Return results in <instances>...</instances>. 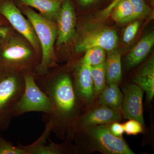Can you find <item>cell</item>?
I'll use <instances>...</instances> for the list:
<instances>
[{"instance_id":"1","label":"cell","mask_w":154,"mask_h":154,"mask_svg":"<svg viewBox=\"0 0 154 154\" xmlns=\"http://www.w3.org/2000/svg\"><path fill=\"white\" fill-rule=\"evenodd\" d=\"M34 75L52 106L50 114H43V121L50 124L51 133L59 139L71 137L74 122L85 110L75 91L72 71L60 69L49 70L43 75Z\"/></svg>"},{"instance_id":"2","label":"cell","mask_w":154,"mask_h":154,"mask_svg":"<svg viewBox=\"0 0 154 154\" xmlns=\"http://www.w3.org/2000/svg\"><path fill=\"white\" fill-rule=\"evenodd\" d=\"M75 154L99 152L103 154H134L123 137L111 134L108 124L99 125L75 131L71 137Z\"/></svg>"},{"instance_id":"3","label":"cell","mask_w":154,"mask_h":154,"mask_svg":"<svg viewBox=\"0 0 154 154\" xmlns=\"http://www.w3.org/2000/svg\"><path fill=\"white\" fill-rule=\"evenodd\" d=\"M17 6L32 25L41 47V60L33 74L43 75L51 68L57 66V58L54 48L57 36L56 23L45 19L30 7Z\"/></svg>"},{"instance_id":"4","label":"cell","mask_w":154,"mask_h":154,"mask_svg":"<svg viewBox=\"0 0 154 154\" xmlns=\"http://www.w3.org/2000/svg\"><path fill=\"white\" fill-rule=\"evenodd\" d=\"M41 56L22 35L13 33L0 47V68L22 74L34 73Z\"/></svg>"},{"instance_id":"5","label":"cell","mask_w":154,"mask_h":154,"mask_svg":"<svg viewBox=\"0 0 154 154\" xmlns=\"http://www.w3.org/2000/svg\"><path fill=\"white\" fill-rule=\"evenodd\" d=\"M24 89L23 74L0 68V130L8 128Z\"/></svg>"},{"instance_id":"6","label":"cell","mask_w":154,"mask_h":154,"mask_svg":"<svg viewBox=\"0 0 154 154\" xmlns=\"http://www.w3.org/2000/svg\"><path fill=\"white\" fill-rule=\"evenodd\" d=\"M73 40L75 52L77 53L97 46L108 52L117 48L118 37L113 28L100 23H88L76 30Z\"/></svg>"},{"instance_id":"7","label":"cell","mask_w":154,"mask_h":154,"mask_svg":"<svg viewBox=\"0 0 154 154\" xmlns=\"http://www.w3.org/2000/svg\"><path fill=\"white\" fill-rule=\"evenodd\" d=\"M25 89L22 96L14 107V117L30 112L50 114L51 102L47 95L37 85L33 73L23 74Z\"/></svg>"},{"instance_id":"8","label":"cell","mask_w":154,"mask_h":154,"mask_svg":"<svg viewBox=\"0 0 154 154\" xmlns=\"http://www.w3.org/2000/svg\"><path fill=\"white\" fill-rule=\"evenodd\" d=\"M0 14L5 17L19 34L24 36L41 57L40 43L28 19L23 15L15 0H0Z\"/></svg>"},{"instance_id":"9","label":"cell","mask_w":154,"mask_h":154,"mask_svg":"<svg viewBox=\"0 0 154 154\" xmlns=\"http://www.w3.org/2000/svg\"><path fill=\"white\" fill-rule=\"evenodd\" d=\"M73 82L76 94L85 109L96 102L91 66L79 60L72 66Z\"/></svg>"},{"instance_id":"10","label":"cell","mask_w":154,"mask_h":154,"mask_svg":"<svg viewBox=\"0 0 154 154\" xmlns=\"http://www.w3.org/2000/svg\"><path fill=\"white\" fill-rule=\"evenodd\" d=\"M122 118L120 112L105 105L95 103L85 109L77 119L73 127L72 134L75 131L90 127L120 122Z\"/></svg>"},{"instance_id":"11","label":"cell","mask_w":154,"mask_h":154,"mask_svg":"<svg viewBox=\"0 0 154 154\" xmlns=\"http://www.w3.org/2000/svg\"><path fill=\"white\" fill-rule=\"evenodd\" d=\"M123 100L121 107L122 118L133 119L142 125L146 130L144 120L143 98V91L134 83L125 84L122 88Z\"/></svg>"},{"instance_id":"12","label":"cell","mask_w":154,"mask_h":154,"mask_svg":"<svg viewBox=\"0 0 154 154\" xmlns=\"http://www.w3.org/2000/svg\"><path fill=\"white\" fill-rule=\"evenodd\" d=\"M57 27L56 45H65L74 39L76 33V17L70 0H63L55 21Z\"/></svg>"},{"instance_id":"13","label":"cell","mask_w":154,"mask_h":154,"mask_svg":"<svg viewBox=\"0 0 154 154\" xmlns=\"http://www.w3.org/2000/svg\"><path fill=\"white\" fill-rule=\"evenodd\" d=\"M51 133L50 129L45 127L43 134L36 141L29 145H22L26 154H75L73 143L71 138H66L62 143H55L49 140V143H46Z\"/></svg>"},{"instance_id":"14","label":"cell","mask_w":154,"mask_h":154,"mask_svg":"<svg viewBox=\"0 0 154 154\" xmlns=\"http://www.w3.org/2000/svg\"><path fill=\"white\" fill-rule=\"evenodd\" d=\"M154 44L153 32L143 36L127 55L125 59L127 69H131L143 62L150 52Z\"/></svg>"},{"instance_id":"15","label":"cell","mask_w":154,"mask_h":154,"mask_svg":"<svg viewBox=\"0 0 154 154\" xmlns=\"http://www.w3.org/2000/svg\"><path fill=\"white\" fill-rule=\"evenodd\" d=\"M131 82L145 92L146 100L150 103L154 96V57H151L133 77Z\"/></svg>"},{"instance_id":"16","label":"cell","mask_w":154,"mask_h":154,"mask_svg":"<svg viewBox=\"0 0 154 154\" xmlns=\"http://www.w3.org/2000/svg\"><path fill=\"white\" fill-rule=\"evenodd\" d=\"M17 5L34 8L49 21L55 22L62 1L57 0H15Z\"/></svg>"},{"instance_id":"17","label":"cell","mask_w":154,"mask_h":154,"mask_svg":"<svg viewBox=\"0 0 154 154\" xmlns=\"http://www.w3.org/2000/svg\"><path fill=\"white\" fill-rule=\"evenodd\" d=\"M122 100L123 94L119 85L115 83H109L106 84L96 98L95 103L107 106L121 113Z\"/></svg>"},{"instance_id":"18","label":"cell","mask_w":154,"mask_h":154,"mask_svg":"<svg viewBox=\"0 0 154 154\" xmlns=\"http://www.w3.org/2000/svg\"><path fill=\"white\" fill-rule=\"evenodd\" d=\"M107 52L105 62L106 84L119 85L122 76L121 51L116 48Z\"/></svg>"},{"instance_id":"19","label":"cell","mask_w":154,"mask_h":154,"mask_svg":"<svg viewBox=\"0 0 154 154\" xmlns=\"http://www.w3.org/2000/svg\"><path fill=\"white\" fill-rule=\"evenodd\" d=\"M111 12L115 22L122 24L132 22L133 9L129 0H120Z\"/></svg>"},{"instance_id":"20","label":"cell","mask_w":154,"mask_h":154,"mask_svg":"<svg viewBox=\"0 0 154 154\" xmlns=\"http://www.w3.org/2000/svg\"><path fill=\"white\" fill-rule=\"evenodd\" d=\"M85 55L80 61L91 66H95L105 63L106 59V51L100 47H94L85 51Z\"/></svg>"},{"instance_id":"21","label":"cell","mask_w":154,"mask_h":154,"mask_svg":"<svg viewBox=\"0 0 154 154\" xmlns=\"http://www.w3.org/2000/svg\"><path fill=\"white\" fill-rule=\"evenodd\" d=\"M91 72L96 99L106 85L105 63L97 66H91Z\"/></svg>"},{"instance_id":"22","label":"cell","mask_w":154,"mask_h":154,"mask_svg":"<svg viewBox=\"0 0 154 154\" xmlns=\"http://www.w3.org/2000/svg\"><path fill=\"white\" fill-rule=\"evenodd\" d=\"M133 9L132 22L142 20L153 16L152 11L145 0H129Z\"/></svg>"},{"instance_id":"23","label":"cell","mask_w":154,"mask_h":154,"mask_svg":"<svg viewBox=\"0 0 154 154\" xmlns=\"http://www.w3.org/2000/svg\"><path fill=\"white\" fill-rule=\"evenodd\" d=\"M0 154H26V152L21 144L14 146L0 136Z\"/></svg>"},{"instance_id":"24","label":"cell","mask_w":154,"mask_h":154,"mask_svg":"<svg viewBox=\"0 0 154 154\" xmlns=\"http://www.w3.org/2000/svg\"><path fill=\"white\" fill-rule=\"evenodd\" d=\"M124 133L128 135H136L146 132L144 128L139 122L133 119H128L123 123Z\"/></svg>"},{"instance_id":"25","label":"cell","mask_w":154,"mask_h":154,"mask_svg":"<svg viewBox=\"0 0 154 154\" xmlns=\"http://www.w3.org/2000/svg\"><path fill=\"white\" fill-rule=\"evenodd\" d=\"M140 26V22L139 20H135L126 27L123 35V40L125 43L129 44L132 42L137 33Z\"/></svg>"},{"instance_id":"26","label":"cell","mask_w":154,"mask_h":154,"mask_svg":"<svg viewBox=\"0 0 154 154\" xmlns=\"http://www.w3.org/2000/svg\"><path fill=\"white\" fill-rule=\"evenodd\" d=\"M109 131L111 134L118 137H123L124 133L123 124L119 121H115L108 124Z\"/></svg>"},{"instance_id":"27","label":"cell","mask_w":154,"mask_h":154,"mask_svg":"<svg viewBox=\"0 0 154 154\" xmlns=\"http://www.w3.org/2000/svg\"><path fill=\"white\" fill-rule=\"evenodd\" d=\"M13 33L9 27L0 26V47L9 39Z\"/></svg>"},{"instance_id":"28","label":"cell","mask_w":154,"mask_h":154,"mask_svg":"<svg viewBox=\"0 0 154 154\" xmlns=\"http://www.w3.org/2000/svg\"><path fill=\"white\" fill-rule=\"evenodd\" d=\"M119 1L120 0H114L108 7L101 12L100 14V17L103 18L108 17V15L111 13L113 8Z\"/></svg>"},{"instance_id":"29","label":"cell","mask_w":154,"mask_h":154,"mask_svg":"<svg viewBox=\"0 0 154 154\" xmlns=\"http://www.w3.org/2000/svg\"><path fill=\"white\" fill-rule=\"evenodd\" d=\"M98 0H77L78 4L81 7H85L93 4Z\"/></svg>"},{"instance_id":"30","label":"cell","mask_w":154,"mask_h":154,"mask_svg":"<svg viewBox=\"0 0 154 154\" xmlns=\"http://www.w3.org/2000/svg\"><path fill=\"white\" fill-rule=\"evenodd\" d=\"M148 2L151 4V5H154V0H146Z\"/></svg>"},{"instance_id":"31","label":"cell","mask_w":154,"mask_h":154,"mask_svg":"<svg viewBox=\"0 0 154 154\" xmlns=\"http://www.w3.org/2000/svg\"><path fill=\"white\" fill-rule=\"evenodd\" d=\"M57 1H63V0H57Z\"/></svg>"}]
</instances>
